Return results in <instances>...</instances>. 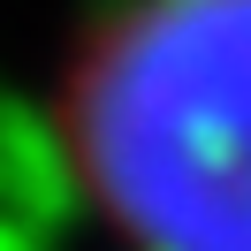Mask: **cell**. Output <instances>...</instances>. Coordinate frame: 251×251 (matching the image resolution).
Returning <instances> with one entry per match:
<instances>
[{
  "instance_id": "obj_1",
  "label": "cell",
  "mask_w": 251,
  "mask_h": 251,
  "mask_svg": "<svg viewBox=\"0 0 251 251\" xmlns=\"http://www.w3.org/2000/svg\"><path fill=\"white\" fill-rule=\"evenodd\" d=\"M61 137L137 251H251V0H129L76 53Z\"/></svg>"
}]
</instances>
